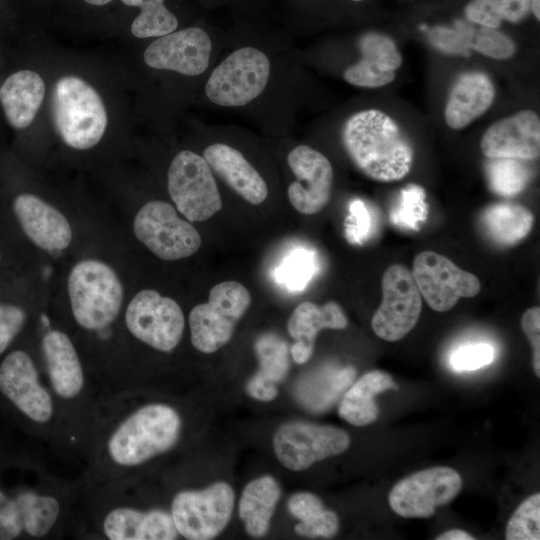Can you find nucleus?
I'll return each mask as SVG.
<instances>
[{"mask_svg":"<svg viewBox=\"0 0 540 540\" xmlns=\"http://www.w3.org/2000/svg\"><path fill=\"white\" fill-rule=\"evenodd\" d=\"M83 1L91 6H104L111 3L113 0H83Z\"/></svg>","mask_w":540,"mask_h":540,"instance_id":"8fccbe9b","label":"nucleus"},{"mask_svg":"<svg viewBox=\"0 0 540 540\" xmlns=\"http://www.w3.org/2000/svg\"><path fill=\"white\" fill-rule=\"evenodd\" d=\"M212 41L202 28L188 27L157 37L144 53L145 64L156 70L198 76L209 66Z\"/></svg>","mask_w":540,"mask_h":540,"instance_id":"a211bd4d","label":"nucleus"},{"mask_svg":"<svg viewBox=\"0 0 540 540\" xmlns=\"http://www.w3.org/2000/svg\"><path fill=\"white\" fill-rule=\"evenodd\" d=\"M522 330L533 349V370L540 377V308L538 306L526 310L521 319Z\"/></svg>","mask_w":540,"mask_h":540,"instance_id":"79ce46f5","label":"nucleus"},{"mask_svg":"<svg viewBox=\"0 0 540 540\" xmlns=\"http://www.w3.org/2000/svg\"><path fill=\"white\" fill-rule=\"evenodd\" d=\"M351 223L347 229L348 237L353 242H362L372 231V217L361 201L351 205Z\"/></svg>","mask_w":540,"mask_h":540,"instance_id":"37998d69","label":"nucleus"},{"mask_svg":"<svg viewBox=\"0 0 540 540\" xmlns=\"http://www.w3.org/2000/svg\"><path fill=\"white\" fill-rule=\"evenodd\" d=\"M347 318L341 306L330 301L319 306L313 302L299 304L287 323L289 335L294 339L290 348L293 360L297 364L306 363L314 351L317 334L323 329H345Z\"/></svg>","mask_w":540,"mask_h":540,"instance_id":"5701e85b","label":"nucleus"},{"mask_svg":"<svg viewBox=\"0 0 540 540\" xmlns=\"http://www.w3.org/2000/svg\"><path fill=\"white\" fill-rule=\"evenodd\" d=\"M530 12V0H471L464 9L467 21L496 29L503 21L519 23Z\"/></svg>","mask_w":540,"mask_h":540,"instance_id":"c756f323","label":"nucleus"},{"mask_svg":"<svg viewBox=\"0 0 540 540\" xmlns=\"http://www.w3.org/2000/svg\"><path fill=\"white\" fill-rule=\"evenodd\" d=\"M341 137L354 165L375 181L400 180L411 170L414 152L410 141L394 119L380 110L350 116Z\"/></svg>","mask_w":540,"mask_h":540,"instance_id":"39448f33","label":"nucleus"},{"mask_svg":"<svg viewBox=\"0 0 540 540\" xmlns=\"http://www.w3.org/2000/svg\"><path fill=\"white\" fill-rule=\"evenodd\" d=\"M311 270L310 258L307 255H297L296 258L288 264L286 275L289 281L300 285L308 278Z\"/></svg>","mask_w":540,"mask_h":540,"instance_id":"49530a36","label":"nucleus"},{"mask_svg":"<svg viewBox=\"0 0 540 540\" xmlns=\"http://www.w3.org/2000/svg\"><path fill=\"white\" fill-rule=\"evenodd\" d=\"M135 480L93 483L84 478L72 536L102 540L178 539L180 535L169 509L144 508L137 503Z\"/></svg>","mask_w":540,"mask_h":540,"instance_id":"7ed1b4c3","label":"nucleus"},{"mask_svg":"<svg viewBox=\"0 0 540 540\" xmlns=\"http://www.w3.org/2000/svg\"><path fill=\"white\" fill-rule=\"evenodd\" d=\"M486 175L490 189L501 196L519 194L529 180L528 168L518 159L489 158Z\"/></svg>","mask_w":540,"mask_h":540,"instance_id":"473e14b6","label":"nucleus"},{"mask_svg":"<svg viewBox=\"0 0 540 540\" xmlns=\"http://www.w3.org/2000/svg\"><path fill=\"white\" fill-rule=\"evenodd\" d=\"M487 236L495 243L511 246L524 239L534 224L532 212L520 204L497 203L487 207L481 216Z\"/></svg>","mask_w":540,"mask_h":540,"instance_id":"c85d7f7f","label":"nucleus"},{"mask_svg":"<svg viewBox=\"0 0 540 540\" xmlns=\"http://www.w3.org/2000/svg\"><path fill=\"white\" fill-rule=\"evenodd\" d=\"M5 449L0 445V458L3 456V454L5 453Z\"/></svg>","mask_w":540,"mask_h":540,"instance_id":"3c124183","label":"nucleus"},{"mask_svg":"<svg viewBox=\"0 0 540 540\" xmlns=\"http://www.w3.org/2000/svg\"><path fill=\"white\" fill-rule=\"evenodd\" d=\"M121 1L126 6L140 10L131 24V33L136 38H157L175 31L178 27V19L166 7L165 0Z\"/></svg>","mask_w":540,"mask_h":540,"instance_id":"7c9ffc66","label":"nucleus"},{"mask_svg":"<svg viewBox=\"0 0 540 540\" xmlns=\"http://www.w3.org/2000/svg\"><path fill=\"white\" fill-rule=\"evenodd\" d=\"M0 258H1V255H0Z\"/></svg>","mask_w":540,"mask_h":540,"instance_id":"864d4df0","label":"nucleus"},{"mask_svg":"<svg viewBox=\"0 0 540 540\" xmlns=\"http://www.w3.org/2000/svg\"><path fill=\"white\" fill-rule=\"evenodd\" d=\"M436 540H474L475 538L461 529H450L441 534H439Z\"/></svg>","mask_w":540,"mask_h":540,"instance_id":"de8ad7c7","label":"nucleus"},{"mask_svg":"<svg viewBox=\"0 0 540 540\" xmlns=\"http://www.w3.org/2000/svg\"><path fill=\"white\" fill-rule=\"evenodd\" d=\"M203 158L214 173L250 204L259 205L267 198L266 182L239 150L214 143L204 149Z\"/></svg>","mask_w":540,"mask_h":540,"instance_id":"b1692460","label":"nucleus"},{"mask_svg":"<svg viewBox=\"0 0 540 540\" xmlns=\"http://www.w3.org/2000/svg\"><path fill=\"white\" fill-rule=\"evenodd\" d=\"M0 459V540L58 539L72 536L84 487L50 471L32 453H10Z\"/></svg>","mask_w":540,"mask_h":540,"instance_id":"f257e3e1","label":"nucleus"},{"mask_svg":"<svg viewBox=\"0 0 540 540\" xmlns=\"http://www.w3.org/2000/svg\"><path fill=\"white\" fill-rule=\"evenodd\" d=\"M281 497V488L270 475L250 481L239 500V516L246 532L252 537L264 536Z\"/></svg>","mask_w":540,"mask_h":540,"instance_id":"cd10ccee","label":"nucleus"},{"mask_svg":"<svg viewBox=\"0 0 540 540\" xmlns=\"http://www.w3.org/2000/svg\"><path fill=\"white\" fill-rule=\"evenodd\" d=\"M40 355L41 370L61 419L64 454L83 461L110 393L63 329L48 327L43 331Z\"/></svg>","mask_w":540,"mask_h":540,"instance_id":"f03ea898","label":"nucleus"},{"mask_svg":"<svg viewBox=\"0 0 540 540\" xmlns=\"http://www.w3.org/2000/svg\"><path fill=\"white\" fill-rule=\"evenodd\" d=\"M507 540L540 539V494L526 498L510 517L505 531Z\"/></svg>","mask_w":540,"mask_h":540,"instance_id":"f704fd0d","label":"nucleus"},{"mask_svg":"<svg viewBox=\"0 0 540 540\" xmlns=\"http://www.w3.org/2000/svg\"><path fill=\"white\" fill-rule=\"evenodd\" d=\"M352 1L359 2V1H362V0H352Z\"/></svg>","mask_w":540,"mask_h":540,"instance_id":"603ef678","label":"nucleus"},{"mask_svg":"<svg viewBox=\"0 0 540 540\" xmlns=\"http://www.w3.org/2000/svg\"><path fill=\"white\" fill-rule=\"evenodd\" d=\"M494 98V85L485 73L470 71L461 74L446 103V124L455 130L465 128L489 109Z\"/></svg>","mask_w":540,"mask_h":540,"instance_id":"393cba45","label":"nucleus"},{"mask_svg":"<svg viewBox=\"0 0 540 540\" xmlns=\"http://www.w3.org/2000/svg\"><path fill=\"white\" fill-rule=\"evenodd\" d=\"M167 189L177 211L190 222H202L222 208L213 171L203 156L182 150L167 172Z\"/></svg>","mask_w":540,"mask_h":540,"instance_id":"f8f14e48","label":"nucleus"},{"mask_svg":"<svg viewBox=\"0 0 540 540\" xmlns=\"http://www.w3.org/2000/svg\"><path fill=\"white\" fill-rule=\"evenodd\" d=\"M530 8L534 17L540 19V0H530Z\"/></svg>","mask_w":540,"mask_h":540,"instance_id":"09e8293b","label":"nucleus"},{"mask_svg":"<svg viewBox=\"0 0 540 540\" xmlns=\"http://www.w3.org/2000/svg\"><path fill=\"white\" fill-rule=\"evenodd\" d=\"M339 518L332 510H327L325 515L316 522L307 526L295 525V533L309 538H331L335 536L339 530Z\"/></svg>","mask_w":540,"mask_h":540,"instance_id":"c03bdc74","label":"nucleus"},{"mask_svg":"<svg viewBox=\"0 0 540 540\" xmlns=\"http://www.w3.org/2000/svg\"><path fill=\"white\" fill-rule=\"evenodd\" d=\"M0 415L35 441L65 455L54 397L40 363L26 349L9 350L0 359Z\"/></svg>","mask_w":540,"mask_h":540,"instance_id":"20e7f679","label":"nucleus"},{"mask_svg":"<svg viewBox=\"0 0 540 540\" xmlns=\"http://www.w3.org/2000/svg\"><path fill=\"white\" fill-rule=\"evenodd\" d=\"M255 349L260 363L258 373L274 383L282 381L289 370L287 344L268 334L256 341Z\"/></svg>","mask_w":540,"mask_h":540,"instance_id":"72a5a7b5","label":"nucleus"},{"mask_svg":"<svg viewBox=\"0 0 540 540\" xmlns=\"http://www.w3.org/2000/svg\"><path fill=\"white\" fill-rule=\"evenodd\" d=\"M29 320L27 310L17 304L0 303V358L11 348Z\"/></svg>","mask_w":540,"mask_h":540,"instance_id":"58836bf2","label":"nucleus"},{"mask_svg":"<svg viewBox=\"0 0 540 540\" xmlns=\"http://www.w3.org/2000/svg\"><path fill=\"white\" fill-rule=\"evenodd\" d=\"M462 486V478L453 468H427L398 481L389 493V506L404 518H429L437 507L453 501Z\"/></svg>","mask_w":540,"mask_h":540,"instance_id":"2eb2a0df","label":"nucleus"},{"mask_svg":"<svg viewBox=\"0 0 540 540\" xmlns=\"http://www.w3.org/2000/svg\"><path fill=\"white\" fill-rule=\"evenodd\" d=\"M487 158L534 160L540 154V120L531 110H522L493 123L480 142Z\"/></svg>","mask_w":540,"mask_h":540,"instance_id":"aec40b11","label":"nucleus"},{"mask_svg":"<svg viewBox=\"0 0 540 540\" xmlns=\"http://www.w3.org/2000/svg\"><path fill=\"white\" fill-rule=\"evenodd\" d=\"M136 238L154 255L176 261L195 254L202 243L198 230L177 209L162 200L145 203L133 220Z\"/></svg>","mask_w":540,"mask_h":540,"instance_id":"ddd939ff","label":"nucleus"},{"mask_svg":"<svg viewBox=\"0 0 540 540\" xmlns=\"http://www.w3.org/2000/svg\"><path fill=\"white\" fill-rule=\"evenodd\" d=\"M475 28L469 21H456L453 26L431 28L428 39L445 53L469 55Z\"/></svg>","mask_w":540,"mask_h":540,"instance_id":"e433bc0d","label":"nucleus"},{"mask_svg":"<svg viewBox=\"0 0 540 540\" xmlns=\"http://www.w3.org/2000/svg\"><path fill=\"white\" fill-rule=\"evenodd\" d=\"M250 304V293L239 282L225 281L213 286L208 301L194 306L189 313L192 346L205 354L222 348L231 340L236 324Z\"/></svg>","mask_w":540,"mask_h":540,"instance_id":"6e6552de","label":"nucleus"},{"mask_svg":"<svg viewBox=\"0 0 540 540\" xmlns=\"http://www.w3.org/2000/svg\"><path fill=\"white\" fill-rule=\"evenodd\" d=\"M13 211L25 235L47 252L63 251L73 240L69 220L56 207L32 193H21Z\"/></svg>","mask_w":540,"mask_h":540,"instance_id":"412c9836","label":"nucleus"},{"mask_svg":"<svg viewBox=\"0 0 540 540\" xmlns=\"http://www.w3.org/2000/svg\"><path fill=\"white\" fill-rule=\"evenodd\" d=\"M45 94V82L36 71L22 69L9 75L0 86V104L8 123L19 130L30 126Z\"/></svg>","mask_w":540,"mask_h":540,"instance_id":"a878e982","label":"nucleus"},{"mask_svg":"<svg viewBox=\"0 0 540 540\" xmlns=\"http://www.w3.org/2000/svg\"><path fill=\"white\" fill-rule=\"evenodd\" d=\"M287 163L294 180L287 189L291 205L300 213L311 215L328 203L333 184V168L328 158L307 145L293 148Z\"/></svg>","mask_w":540,"mask_h":540,"instance_id":"6ab92c4d","label":"nucleus"},{"mask_svg":"<svg viewBox=\"0 0 540 540\" xmlns=\"http://www.w3.org/2000/svg\"><path fill=\"white\" fill-rule=\"evenodd\" d=\"M471 49L490 58L504 60L514 55L516 46L498 29L479 26L475 28Z\"/></svg>","mask_w":540,"mask_h":540,"instance_id":"4c0bfd02","label":"nucleus"},{"mask_svg":"<svg viewBox=\"0 0 540 540\" xmlns=\"http://www.w3.org/2000/svg\"><path fill=\"white\" fill-rule=\"evenodd\" d=\"M397 388L390 374L381 370L369 371L346 390L340 401L338 414L353 426H367L378 418L376 395Z\"/></svg>","mask_w":540,"mask_h":540,"instance_id":"bb28decb","label":"nucleus"},{"mask_svg":"<svg viewBox=\"0 0 540 540\" xmlns=\"http://www.w3.org/2000/svg\"><path fill=\"white\" fill-rule=\"evenodd\" d=\"M382 301L371 321L380 339L395 342L417 324L422 296L410 270L401 264L389 266L382 277Z\"/></svg>","mask_w":540,"mask_h":540,"instance_id":"dca6fc26","label":"nucleus"},{"mask_svg":"<svg viewBox=\"0 0 540 540\" xmlns=\"http://www.w3.org/2000/svg\"><path fill=\"white\" fill-rule=\"evenodd\" d=\"M427 204L422 187L409 184L399 194L397 204L391 211V221L399 227L416 230L426 219Z\"/></svg>","mask_w":540,"mask_h":540,"instance_id":"c9c22d12","label":"nucleus"},{"mask_svg":"<svg viewBox=\"0 0 540 540\" xmlns=\"http://www.w3.org/2000/svg\"><path fill=\"white\" fill-rule=\"evenodd\" d=\"M289 512L297 518V525L306 526L320 519L327 511L320 498L310 492H298L288 500Z\"/></svg>","mask_w":540,"mask_h":540,"instance_id":"a19ab883","label":"nucleus"},{"mask_svg":"<svg viewBox=\"0 0 540 540\" xmlns=\"http://www.w3.org/2000/svg\"><path fill=\"white\" fill-rule=\"evenodd\" d=\"M270 68L263 51L250 46L239 48L212 71L205 85L206 96L218 106H244L265 90Z\"/></svg>","mask_w":540,"mask_h":540,"instance_id":"9b49d317","label":"nucleus"},{"mask_svg":"<svg viewBox=\"0 0 540 540\" xmlns=\"http://www.w3.org/2000/svg\"><path fill=\"white\" fill-rule=\"evenodd\" d=\"M350 446L344 430L306 421L281 425L273 436V450L279 462L289 470L303 471L314 463L339 455Z\"/></svg>","mask_w":540,"mask_h":540,"instance_id":"4468645a","label":"nucleus"},{"mask_svg":"<svg viewBox=\"0 0 540 540\" xmlns=\"http://www.w3.org/2000/svg\"><path fill=\"white\" fill-rule=\"evenodd\" d=\"M235 505V493L226 482L175 493L169 511L180 536L187 540H210L227 526Z\"/></svg>","mask_w":540,"mask_h":540,"instance_id":"9d476101","label":"nucleus"},{"mask_svg":"<svg viewBox=\"0 0 540 540\" xmlns=\"http://www.w3.org/2000/svg\"><path fill=\"white\" fill-rule=\"evenodd\" d=\"M52 119L64 144L79 151L98 145L108 126L102 96L90 82L77 75H64L56 80Z\"/></svg>","mask_w":540,"mask_h":540,"instance_id":"0eeeda50","label":"nucleus"},{"mask_svg":"<svg viewBox=\"0 0 540 540\" xmlns=\"http://www.w3.org/2000/svg\"><path fill=\"white\" fill-rule=\"evenodd\" d=\"M246 391L252 398L259 401H271L278 395L276 383L258 372L248 381Z\"/></svg>","mask_w":540,"mask_h":540,"instance_id":"a18cd8bd","label":"nucleus"},{"mask_svg":"<svg viewBox=\"0 0 540 540\" xmlns=\"http://www.w3.org/2000/svg\"><path fill=\"white\" fill-rule=\"evenodd\" d=\"M361 59L349 66L343 74L351 85L377 88L391 83L402 57L395 42L378 32H368L359 39Z\"/></svg>","mask_w":540,"mask_h":540,"instance_id":"4be33fe9","label":"nucleus"},{"mask_svg":"<svg viewBox=\"0 0 540 540\" xmlns=\"http://www.w3.org/2000/svg\"><path fill=\"white\" fill-rule=\"evenodd\" d=\"M495 350L488 343H473L459 347L450 356V365L456 371H472L489 365Z\"/></svg>","mask_w":540,"mask_h":540,"instance_id":"ea45409f","label":"nucleus"},{"mask_svg":"<svg viewBox=\"0 0 540 540\" xmlns=\"http://www.w3.org/2000/svg\"><path fill=\"white\" fill-rule=\"evenodd\" d=\"M184 330L185 316L180 305L152 289L137 292L123 313L124 333L157 352L175 350Z\"/></svg>","mask_w":540,"mask_h":540,"instance_id":"1a4fd4ad","label":"nucleus"},{"mask_svg":"<svg viewBox=\"0 0 540 540\" xmlns=\"http://www.w3.org/2000/svg\"><path fill=\"white\" fill-rule=\"evenodd\" d=\"M355 374L353 367H346L334 375L322 377L313 382H303L297 391L298 398L310 410H324L350 386Z\"/></svg>","mask_w":540,"mask_h":540,"instance_id":"2f4dec72","label":"nucleus"},{"mask_svg":"<svg viewBox=\"0 0 540 540\" xmlns=\"http://www.w3.org/2000/svg\"><path fill=\"white\" fill-rule=\"evenodd\" d=\"M70 313L76 327L91 336L104 337L119 320L124 288L116 271L99 259H83L67 279Z\"/></svg>","mask_w":540,"mask_h":540,"instance_id":"423d86ee","label":"nucleus"},{"mask_svg":"<svg viewBox=\"0 0 540 540\" xmlns=\"http://www.w3.org/2000/svg\"><path fill=\"white\" fill-rule=\"evenodd\" d=\"M426 303L437 312L452 309L460 298H471L481 290L479 279L433 251L419 253L411 271Z\"/></svg>","mask_w":540,"mask_h":540,"instance_id":"f3484780","label":"nucleus"}]
</instances>
